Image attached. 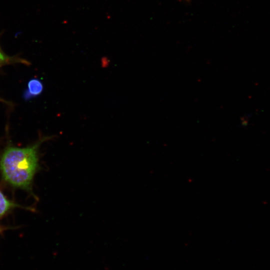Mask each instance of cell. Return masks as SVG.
Listing matches in <instances>:
<instances>
[{"label":"cell","mask_w":270,"mask_h":270,"mask_svg":"<svg viewBox=\"0 0 270 270\" xmlns=\"http://www.w3.org/2000/svg\"><path fill=\"white\" fill-rule=\"evenodd\" d=\"M49 138H44L24 148H6L0 159V170L4 179L14 187L30 189L39 167V146Z\"/></svg>","instance_id":"6da1fadb"},{"label":"cell","mask_w":270,"mask_h":270,"mask_svg":"<svg viewBox=\"0 0 270 270\" xmlns=\"http://www.w3.org/2000/svg\"><path fill=\"white\" fill-rule=\"evenodd\" d=\"M44 86L40 80L38 79H32L28 84V88L25 94L27 98L39 96L43 91Z\"/></svg>","instance_id":"7a4b0ae2"},{"label":"cell","mask_w":270,"mask_h":270,"mask_svg":"<svg viewBox=\"0 0 270 270\" xmlns=\"http://www.w3.org/2000/svg\"><path fill=\"white\" fill-rule=\"evenodd\" d=\"M20 206L8 200L0 191V216L6 214L13 208Z\"/></svg>","instance_id":"3957f363"},{"label":"cell","mask_w":270,"mask_h":270,"mask_svg":"<svg viewBox=\"0 0 270 270\" xmlns=\"http://www.w3.org/2000/svg\"><path fill=\"white\" fill-rule=\"evenodd\" d=\"M16 60V58L9 56L6 54L0 47V66L14 61Z\"/></svg>","instance_id":"277c9868"},{"label":"cell","mask_w":270,"mask_h":270,"mask_svg":"<svg viewBox=\"0 0 270 270\" xmlns=\"http://www.w3.org/2000/svg\"><path fill=\"white\" fill-rule=\"evenodd\" d=\"M186 0V1H189L190 0Z\"/></svg>","instance_id":"5b68a950"},{"label":"cell","mask_w":270,"mask_h":270,"mask_svg":"<svg viewBox=\"0 0 270 270\" xmlns=\"http://www.w3.org/2000/svg\"><path fill=\"white\" fill-rule=\"evenodd\" d=\"M0 232H1V230H0Z\"/></svg>","instance_id":"8992f818"}]
</instances>
